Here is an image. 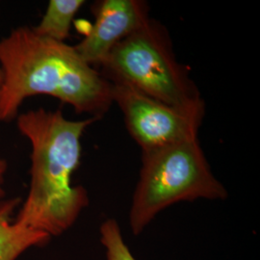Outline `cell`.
Wrapping results in <instances>:
<instances>
[{
	"mask_svg": "<svg viewBox=\"0 0 260 260\" xmlns=\"http://www.w3.org/2000/svg\"><path fill=\"white\" fill-rule=\"evenodd\" d=\"M94 24L75 46L89 65L101 66L117 44L144 25L149 18V4L142 0H101L93 3Z\"/></svg>",
	"mask_w": 260,
	"mask_h": 260,
	"instance_id": "8992f818",
	"label": "cell"
},
{
	"mask_svg": "<svg viewBox=\"0 0 260 260\" xmlns=\"http://www.w3.org/2000/svg\"><path fill=\"white\" fill-rule=\"evenodd\" d=\"M17 120L31 145V178L15 222L50 237L59 236L89 205L87 190L73 185V175L80 164L84 132L98 120L72 121L60 110L44 108L22 113Z\"/></svg>",
	"mask_w": 260,
	"mask_h": 260,
	"instance_id": "7a4b0ae2",
	"label": "cell"
},
{
	"mask_svg": "<svg viewBox=\"0 0 260 260\" xmlns=\"http://www.w3.org/2000/svg\"><path fill=\"white\" fill-rule=\"evenodd\" d=\"M111 84L113 103L120 107L130 136L142 152L198 138L205 119V102L177 107L158 102L125 84Z\"/></svg>",
	"mask_w": 260,
	"mask_h": 260,
	"instance_id": "5b68a950",
	"label": "cell"
},
{
	"mask_svg": "<svg viewBox=\"0 0 260 260\" xmlns=\"http://www.w3.org/2000/svg\"><path fill=\"white\" fill-rule=\"evenodd\" d=\"M8 169V163L5 159L0 158V200L3 199L6 193L4 189V183H5V175Z\"/></svg>",
	"mask_w": 260,
	"mask_h": 260,
	"instance_id": "30bf717a",
	"label": "cell"
},
{
	"mask_svg": "<svg viewBox=\"0 0 260 260\" xmlns=\"http://www.w3.org/2000/svg\"><path fill=\"white\" fill-rule=\"evenodd\" d=\"M20 205V198L0 204V260H17L28 249L47 245L51 238L46 233L32 231L13 220L14 212Z\"/></svg>",
	"mask_w": 260,
	"mask_h": 260,
	"instance_id": "52a82bcc",
	"label": "cell"
},
{
	"mask_svg": "<svg viewBox=\"0 0 260 260\" xmlns=\"http://www.w3.org/2000/svg\"><path fill=\"white\" fill-rule=\"evenodd\" d=\"M101 243L106 260H136L124 241L121 226L115 219L105 220L100 228Z\"/></svg>",
	"mask_w": 260,
	"mask_h": 260,
	"instance_id": "9c48e42d",
	"label": "cell"
},
{
	"mask_svg": "<svg viewBox=\"0 0 260 260\" xmlns=\"http://www.w3.org/2000/svg\"><path fill=\"white\" fill-rule=\"evenodd\" d=\"M0 122L11 121L28 98L46 94L96 120L110 110L112 84L86 63L75 47L14 29L0 41Z\"/></svg>",
	"mask_w": 260,
	"mask_h": 260,
	"instance_id": "6da1fadb",
	"label": "cell"
},
{
	"mask_svg": "<svg viewBox=\"0 0 260 260\" xmlns=\"http://www.w3.org/2000/svg\"><path fill=\"white\" fill-rule=\"evenodd\" d=\"M85 4L84 0H50L46 13L33 31L41 37L65 43L76 14Z\"/></svg>",
	"mask_w": 260,
	"mask_h": 260,
	"instance_id": "ba28073f",
	"label": "cell"
},
{
	"mask_svg": "<svg viewBox=\"0 0 260 260\" xmlns=\"http://www.w3.org/2000/svg\"><path fill=\"white\" fill-rule=\"evenodd\" d=\"M102 75L158 102L177 107L205 102L185 66L177 61L167 29L149 19L110 51Z\"/></svg>",
	"mask_w": 260,
	"mask_h": 260,
	"instance_id": "277c9868",
	"label": "cell"
},
{
	"mask_svg": "<svg viewBox=\"0 0 260 260\" xmlns=\"http://www.w3.org/2000/svg\"><path fill=\"white\" fill-rule=\"evenodd\" d=\"M2 83H3V73H2V70L0 67V89L2 87Z\"/></svg>",
	"mask_w": 260,
	"mask_h": 260,
	"instance_id": "8fae6325",
	"label": "cell"
},
{
	"mask_svg": "<svg viewBox=\"0 0 260 260\" xmlns=\"http://www.w3.org/2000/svg\"><path fill=\"white\" fill-rule=\"evenodd\" d=\"M228 196L198 138L142 152L139 180L130 206V230L139 235L158 214L177 203L223 201Z\"/></svg>",
	"mask_w": 260,
	"mask_h": 260,
	"instance_id": "3957f363",
	"label": "cell"
}]
</instances>
